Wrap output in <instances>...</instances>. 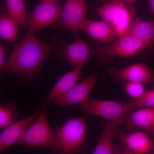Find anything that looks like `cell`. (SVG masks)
Returning <instances> with one entry per match:
<instances>
[{
    "label": "cell",
    "mask_w": 154,
    "mask_h": 154,
    "mask_svg": "<svg viewBox=\"0 0 154 154\" xmlns=\"http://www.w3.org/2000/svg\"><path fill=\"white\" fill-rule=\"evenodd\" d=\"M54 46L41 41L34 33L28 31L11 53L6 62L5 69L22 79L31 76L41 68Z\"/></svg>",
    "instance_id": "6da1fadb"
},
{
    "label": "cell",
    "mask_w": 154,
    "mask_h": 154,
    "mask_svg": "<svg viewBox=\"0 0 154 154\" xmlns=\"http://www.w3.org/2000/svg\"><path fill=\"white\" fill-rule=\"evenodd\" d=\"M88 116L70 119L56 128L60 154H75L84 151L87 138Z\"/></svg>",
    "instance_id": "7a4b0ae2"
},
{
    "label": "cell",
    "mask_w": 154,
    "mask_h": 154,
    "mask_svg": "<svg viewBox=\"0 0 154 154\" xmlns=\"http://www.w3.org/2000/svg\"><path fill=\"white\" fill-rule=\"evenodd\" d=\"M16 144L30 148H42L54 153H60L57 136L52 132L46 114L43 112L29 126Z\"/></svg>",
    "instance_id": "3957f363"
},
{
    "label": "cell",
    "mask_w": 154,
    "mask_h": 154,
    "mask_svg": "<svg viewBox=\"0 0 154 154\" xmlns=\"http://www.w3.org/2000/svg\"><path fill=\"white\" fill-rule=\"evenodd\" d=\"M80 108L90 115L104 119L107 122L121 125L128 116L137 108L134 102L127 103L112 100L88 99L80 105Z\"/></svg>",
    "instance_id": "277c9868"
},
{
    "label": "cell",
    "mask_w": 154,
    "mask_h": 154,
    "mask_svg": "<svg viewBox=\"0 0 154 154\" xmlns=\"http://www.w3.org/2000/svg\"><path fill=\"white\" fill-rule=\"evenodd\" d=\"M122 0H112L98 9L102 20L113 28L117 37L126 35L134 19L135 11Z\"/></svg>",
    "instance_id": "5b68a950"
},
{
    "label": "cell",
    "mask_w": 154,
    "mask_h": 154,
    "mask_svg": "<svg viewBox=\"0 0 154 154\" xmlns=\"http://www.w3.org/2000/svg\"><path fill=\"white\" fill-rule=\"evenodd\" d=\"M118 38L110 44L94 48L92 53L97 57L105 55L130 57L150 46L128 34Z\"/></svg>",
    "instance_id": "8992f818"
},
{
    "label": "cell",
    "mask_w": 154,
    "mask_h": 154,
    "mask_svg": "<svg viewBox=\"0 0 154 154\" xmlns=\"http://www.w3.org/2000/svg\"><path fill=\"white\" fill-rule=\"evenodd\" d=\"M62 7L57 3L41 1L27 17L26 28L34 34L51 25L60 17Z\"/></svg>",
    "instance_id": "52a82bcc"
},
{
    "label": "cell",
    "mask_w": 154,
    "mask_h": 154,
    "mask_svg": "<svg viewBox=\"0 0 154 154\" xmlns=\"http://www.w3.org/2000/svg\"><path fill=\"white\" fill-rule=\"evenodd\" d=\"M88 11L86 0H66L56 28L74 32L76 31L86 19Z\"/></svg>",
    "instance_id": "ba28073f"
},
{
    "label": "cell",
    "mask_w": 154,
    "mask_h": 154,
    "mask_svg": "<svg viewBox=\"0 0 154 154\" xmlns=\"http://www.w3.org/2000/svg\"><path fill=\"white\" fill-rule=\"evenodd\" d=\"M107 72L116 82L139 83L143 85L154 83V71L144 63L134 64L122 69L111 68Z\"/></svg>",
    "instance_id": "9c48e42d"
},
{
    "label": "cell",
    "mask_w": 154,
    "mask_h": 154,
    "mask_svg": "<svg viewBox=\"0 0 154 154\" xmlns=\"http://www.w3.org/2000/svg\"><path fill=\"white\" fill-rule=\"evenodd\" d=\"M91 53L89 46L77 38L70 44L63 42L56 52L57 57L69 64L74 68L85 66Z\"/></svg>",
    "instance_id": "30bf717a"
},
{
    "label": "cell",
    "mask_w": 154,
    "mask_h": 154,
    "mask_svg": "<svg viewBox=\"0 0 154 154\" xmlns=\"http://www.w3.org/2000/svg\"><path fill=\"white\" fill-rule=\"evenodd\" d=\"M44 105L26 118L15 122L3 130L0 135V153L16 144L26 131L43 112Z\"/></svg>",
    "instance_id": "8fae6325"
},
{
    "label": "cell",
    "mask_w": 154,
    "mask_h": 154,
    "mask_svg": "<svg viewBox=\"0 0 154 154\" xmlns=\"http://www.w3.org/2000/svg\"><path fill=\"white\" fill-rule=\"evenodd\" d=\"M97 79L98 76L96 74H91L76 84L68 93L56 100L54 104L62 107L81 105L89 99L88 97Z\"/></svg>",
    "instance_id": "7c38bea8"
},
{
    "label": "cell",
    "mask_w": 154,
    "mask_h": 154,
    "mask_svg": "<svg viewBox=\"0 0 154 154\" xmlns=\"http://www.w3.org/2000/svg\"><path fill=\"white\" fill-rule=\"evenodd\" d=\"M79 29L103 45L112 43L117 37L113 28L103 20L94 21L86 19L82 22Z\"/></svg>",
    "instance_id": "4fadbf2b"
},
{
    "label": "cell",
    "mask_w": 154,
    "mask_h": 154,
    "mask_svg": "<svg viewBox=\"0 0 154 154\" xmlns=\"http://www.w3.org/2000/svg\"><path fill=\"white\" fill-rule=\"evenodd\" d=\"M121 142L128 154H146L152 152V140L148 135L142 131L122 134Z\"/></svg>",
    "instance_id": "5bb4252c"
},
{
    "label": "cell",
    "mask_w": 154,
    "mask_h": 154,
    "mask_svg": "<svg viewBox=\"0 0 154 154\" xmlns=\"http://www.w3.org/2000/svg\"><path fill=\"white\" fill-rule=\"evenodd\" d=\"M125 124L130 131L138 128L152 133L154 131V109L143 107L134 110L128 116Z\"/></svg>",
    "instance_id": "9a60e30c"
},
{
    "label": "cell",
    "mask_w": 154,
    "mask_h": 154,
    "mask_svg": "<svg viewBox=\"0 0 154 154\" xmlns=\"http://www.w3.org/2000/svg\"><path fill=\"white\" fill-rule=\"evenodd\" d=\"M84 66L75 68L63 76L54 86L43 105L53 103L56 100L68 93L76 85Z\"/></svg>",
    "instance_id": "2e32d148"
},
{
    "label": "cell",
    "mask_w": 154,
    "mask_h": 154,
    "mask_svg": "<svg viewBox=\"0 0 154 154\" xmlns=\"http://www.w3.org/2000/svg\"><path fill=\"white\" fill-rule=\"evenodd\" d=\"M119 125L107 122L104 125L103 132L94 149V154L115 153L114 141L119 131Z\"/></svg>",
    "instance_id": "e0dca14e"
},
{
    "label": "cell",
    "mask_w": 154,
    "mask_h": 154,
    "mask_svg": "<svg viewBox=\"0 0 154 154\" xmlns=\"http://www.w3.org/2000/svg\"><path fill=\"white\" fill-rule=\"evenodd\" d=\"M127 34L150 46L154 42V20L143 21L139 18L134 19Z\"/></svg>",
    "instance_id": "ac0fdd59"
},
{
    "label": "cell",
    "mask_w": 154,
    "mask_h": 154,
    "mask_svg": "<svg viewBox=\"0 0 154 154\" xmlns=\"http://www.w3.org/2000/svg\"><path fill=\"white\" fill-rule=\"evenodd\" d=\"M0 17V36L4 40L14 42L17 40L19 24L2 9Z\"/></svg>",
    "instance_id": "d6986e66"
},
{
    "label": "cell",
    "mask_w": 154,
    "mask_h": 154,
    "mask_svg": "<svg viewBox=\"0 0 154 154\" xmlns=\"http://www.w3.org/2000/svg\"><path fill=\"white\" fill-rule=\"evenodd\" d=\"M7 13L18 22L27 28V16L25 0H5Z\"/></svg>",
    "instance_id": "ffe728a7"
},
{
    "label": "cell",
    "mask_w": 154,
    "mask_h": 154,
    "mask_svg": "<svg viewBox=\"0 0 154 154\" xmlns=\"http://www.w3.org/2000/svg\"><path fill=\"white\" fill-rule=\"evenodd\" d=\"M19 113L14 105L8 104L5 106H0V130H4L16 122Z\"/></svg>",
    "instance_id": "44dd1931"
},
{
    "label": "cell",
    "mask_w": 154,
    "mask_h": 154,
    "mask_svg": "<svg viewBox=\"0 0 154 154\" xmlns=\"http://www.w3.org/2000/svg\"><path fill=\"white\" fill-rule=\"evenodd\" d=\"M145 85L136 82H126L125 85V90L126 94L135 101L140 99L146 91Z\"/></svg>",
    "instance_id": "7402d4cb"
},
{
    "label": "cell",
    "mask_w": 154,
    "mask_h": 154,
    "mask_svg": "<svg viewBox=\"0 0 154 154\" xmlns=\"http://www.w3.org/2000/svg\"><path fill=\"white\" fill-rule=\"evenodd\" d=\"M134 102L137 109L143 107L154 109V86L150 90L146 91L140 99Z\"/></svg>",
    "instance_id": "603a6c76"
},
{
    "label": "cell",
    "mask_w": 154,
    "mask_h": 154,
    "mask_svg": "<svg viewBox=\"0 0 154 154\" xmlns=\"http://www.w3.org/2000/svg\"><path fill=\"white\" fill-rule=\"evenodd\" d=\"M6 49L2 44H0V73H2L5 65Z\"/></svg>",
    "instance_id": "cb8c5ba5"
},
{
    "label": "cell",
    "mask_w": 154,
    "mask_h": 154,
    "mask_svg": "<svg viewBox=\"0 0 154 154\" xmlns=\"http://www.w3.org/2000/svg\"><path fill=\"white\" fill-rule=\"evenodd\" d=\"M148 2L151 10L154 15V0H148Z\"/></svg>",
    "instance_id": "d4e9b609"
},
{
    "label": "cell",
    "mask_w": 154,
    "mask_h": 154,
    "mask_svg": "<svg viewBox=\"0 0 154 154\" xmlns=\"http://www.w3.org/2000/svg\"><path fill=\"white\" fill-rule=\"evenodd\" d=\"M122 2H124L125 3L128 5H131L135 2L136 0H122Z\"/></svg>",
    "instance_id": "484cf974"
},
{
    "label": "cell",
    "mask_w": 154,
    "mask_h": 154,
    "mask_svg": "<svg viewBox=\"0 0 154 154\" xmlns=\"http://www.w3.org/2000/svg\"><path fill=\"white\" fill-rule=\"evenodd\" d=\"M152 135L153 139L152 141V153L154 154V131L152 133Z\"/></svg>",
    "instance_id": "4316f807"
},
{
    "label": "cell",
    "mask_w": 154,
    "mask_h": 154,
    "mask_svg": "<svg viewBox=\"0 0 154 154\" xmlns=\"http://www.w3.org/2000/svg\"><path fill=\"white\" fill-rule=\"evenodd\" d=\"M42 2H49L57 3L60 0H40Z\"/></svg>",
    "instance_id": "83f0119b"
}]
</instances>
